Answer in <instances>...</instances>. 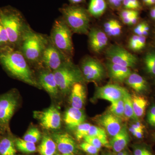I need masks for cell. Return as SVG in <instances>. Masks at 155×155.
<instances>
[{
    "mask_svg": "<svg viewBox=\"0 0 155 155\" xmlns=\"http://www.w3.org/2000/svg\"><path fill=\"white\" fill-rule=\"evenodd\" d=\"M110 112L122 119L124 116V102L123 98L111 103L110 108Z\"/></svg>",
    "mask_w": 155,
    "mask_h": 155,
    "instance_id": "29",
    "label": "cell"
},
{
    "mask_svg": "<svg viewBox=\"0 0 155 155\" xmlns=\"http://www.w3.org/2000/svg\"><path fill=\"white\" fill-rule=\"evenodd\" d=\"M125 155H129L128 154H127V153H125Z\"/></svg>",
    "mask_w": 155,
    "mask_h": 155,
    "instance_id": "59",
    "label": "cell"
},
{
    "mask_svg": "<svg viewBox=\"0 0 155 155\" xmlns=\"http://www.w3.org/2000/svg\"><path fill=\"white\" fill-rule=\"evenodd\" d=\"M134 112L137 118L142 117L144 115L145 111L147 105V101L144 97L134 94L131 96Z\"/></svg>",
    "mask_w": 155,
    "mask_h": 155,
    "instance_id": "23",
    "label": "cell"
},
{
    "mask_svg": "<svg viewBox=\"0 0 155 155\" xmlns=\"http://www.w3.org/2000/svg\"><path fill=\"white\" fill-rule=\"evenodd\" d=\"M14 141L16 148L22 153H30L35 152L36 151L35 143L25 141L20 138L15 139Z\"/></svg>",
    "mask_w": 155,
    "mask_h": 155,
    "instance_id": "27",
    "label": "cell"
},
{
    "mask_svg": "<svg viewBox=\"0 0 155 155\" xmlns=\"http://www.w3.org/2000/svg\"><path fill=\"white\" fill-rule=\"evenodd\" d=\"M37 80L41 88L44 89L51 96L56 97L59 90L54 72L47 69L40 68Z\"/></svg>",
    "mask_w": 155,
    "mask_h": 155,
    "instance_id": "13",
    "label": "cell"
},
{
    "mask_svg": "<svg viewBox=\"0 0 155 155\" xmlns=\"http://www.w3.org/2000/svg\"><path fill=\"white\" fill-rule=\"evenodd\" d=\"M150 14L151 17L152 18H153V19H155V8H153L152 9H151L150 11Z\"/></svg>",
    "mask_w": 155,
    "mask_h": 155,
    "instance_id": "49",
    "label": "cell"
},
{
    "mask_svg": "<svg viewBox=\"0 0 155 155\" xmlns=\"http://www.w3.org/2000/svg\"><path fill=\"white\" fill-rule=\"evenodd\" d=\"M126 84L137 93H143L147 89V81L140 75L137 73L131 74L125 80Z\"/></svg>",
    "mask_w": 155,
    "mask_h": 155,
    "instance_id": "21",
    "label": "cell"
},
{
    "mask_svg": "<svg viewBox=\"0 0 155 155\" xmlns=\"http://www.w3.org/2000/svg\"><path fill=\"white\" fill-rule=\"evenodd\" d=\"M138 15H136L131 19L130 21V25H134L137 22L138 19Z\"/></svg>",
    "mask_w": 155,
    "mask_h": 155,
    "instance_id": "47",
    "label": "cell"
},
{
    "mask_svg": "<svg viewBox=\"0 0 155 155\" xmlns=\"http://www.w3.org/2000/svg\"><path fill=\"white\" fill-rule=\"evenodd\" d=\"M49 40V36L35 31L29 26L22 36L17 49L19 50L31 66L42 68L44 51Z\"/></svg>",
    "mask_w": 155,
    "mask_h": 155,
    "instance_id": "2",
    "label": "cell"
},
{
    "mask_svg": "<svg viewBox=\"0 0 155 155\" xmlns=\"http://www.w3.org/2000/svg\"><path fill=\"white\" fill-rule=\"evenodd\" d=\"M108 1L111 5L116 8L120 7L122 4V2H121L119 0H108Z\"/></svg>",
    "mask_w": 155,
    "mask_h": 155,
    "instance_id": "45",
    "label": "cell"
},
{
    "mask_svg": "<svg viewBox=\"0 0 155 155\" xmlns=\"http://www.w3.org/2000/svg\"><path fill=\"white\" fill-rule=\"evenodd\" d=\"M124 102V116L126 119H133L137 120L134 112L132 98L128 91L123 97Z\"/></svg>",
    "mask_w": 155,
    "mask_h": 155,
    "instance_id": "28",
    "label": "cell"
},
{
    "mask_svg": "<svg viewBox=\"0 0 155 155\" xmlns=\"http://www.w3.org/2000/svg\"><path fill=\"white\" fill-rule=\"evenodd\" d=\"M146 42V38L143 35L139 36L137 45H138V51L142 49L144 47Z\"/></svg>",
    "mask_w": 155,
    "mask_h": 155,
    "instance_id": "40",
    "label": "cell"
},
{
    "mask_svg": "<svg viewBox=\"0 0 155 155\" xmlns=\"http://www.w3.org/2000/svg\"><path fill=\"white\" fill-rule=\"evenodd\" d=\"M87 135L97 137L101 140L104 146L108 148H110V142L108 141L107 133L104 129L98 126L91 125Z\"/></svg>",
    "mask_w": 155,
    "mask_h": 155,
    "instance_id": "26",
    "label": "cell"
},
{
    "mask_svg": "<svg viewBox=\"0 0 155 155\" xmlns=\"http://www.w3.org/2000/svg\"></svg>",
    "mask_w": 155,
    "mask_h": 155,
    "instance_id": "61",
    "label": "cell"
},
{
    "mask_svg": "<svg viewBox=\"0 0 155 155\" xmlns=\"http://www.w3.org/2000/svg\"><path fill=\"white\" fill-rule=\"evenodd\" d=\"M49 37L53 45L71 60L74 51L72 31L62 17L55 20Z\"/></svg>",
    "mask_w": 155,
    "mask_h": 155,
    "instance_id": "5",
    "label": "cell"
},
{
    "mask_svg": "<svg viewBox=\"0 0 155 155\" xmlns=\"http://www.w3.org/2000/svg\"><path fill=\"white\" fill-rule=\"evenodd\" d=\"M115 21H116L115 19H111L106 22L104 25L105 32V33L107 34V35H109V34L110 32Z\"/></svg>",
    "mask_w": 155,
    "mask_h": 155,
    "instance_id": "39",
    "label": "cell"
},
{
    "mask_svg": "<svg viewBox=\"0 0 155 155\" xmlns=\"http://www.w3.org/2000/svg\"><path fill=\"white\" fill-rule=\"evenodd\" d=\"M130 1L133 4L135 9H138L140 8V3L138 0H130Z\"/></svg>",
    "mask_w": 155,
    "mask_h": 155,
    "instance_id": "46",
    "label": "cell"
},
{
    "mask_svg": "<svg viewBox=\"0 0 155 155\" xmlns=\"http://www.w3.org/2000/svg\"><path fill=\"white\" fill-rule=\"evenodd\" d=\"M119 1H120V2H123V0H119Z\"/></svg>",
    "mask_w": 155,
    "mask_h": 155,
    "instance_id": "58",
    "label": "cell"
},
{
    "mask_svg": "<svg viewBox=\"0 0 155 155\" xmlns=\"http://www.w3.org/2000/svg\"><path fill=\"white\" fill-rule=\"evenodd\" d=\"M137 130H135V129H134V128L131 127H130V128H129V131H130V132H131L134 135V134H135V132H136Z\"/></svg>",
    "mask_w": 155,
    "mask_h": 155,
    "instance_id": "50",
    "label": "cell"
},
{
    "mask_svg": "<svg viewBox=\"0 0 155 155\" xmlns=\"http://www.w3.org/2000/svg\"><path fill=\"white\" fill-rule=\"evenodd\" d=\"M62 18L72 32L87 34L89 31V14L88 11L78 6H63L60 9Z\"/></svg>",
    "mask_w": 155,
    "mask_h": 155,
    "instance_id": "4",
    "label": "cell"
},
{
    "mask_svg": "<svg viewBox=\"0 0 155 155\" xmlns=\"http://www.w3.org/2000/svg\"><path fill=\"white\" fill-rule=\"evenodd\" d=\"M143 29L146 31H148L149 30V26H148L147 24H145L144 23Z\"/></svg>",
    "mask_w": 155,
    "mask_h": 155,
    "instance_id": "51",
    "label": "cell"
},
{
    "mask_svg": "<svg viewBox=\"0 0 155 155\" xmlns=\"http://www.w3.org/2000/svg\"><path fill=\"white\" fill-rule=\"evenodd\" d=\"M83 1L84 0H69L70 2L72 3V4H74V5L81 3L82 2H83Z\"/></svg>",
    "mask_w": 155,
    "mask_h": 155,
    "instance_id": "48",
    "label": "cell"
},
{
    "mask_svg": "<svg viewBox=\"0 0 155 155\" xmlns=\"http://www.w3.org/2000/svg\"><path fill=\"white\" fill-rule=\"evenodd\" d=\"M54 141L48 136H44L39 146L38 151L41 155H54L57 149Z\"/></svg>",
    "mask_w": 155,
    "mask_h": 155,
    "instance_id": "22",
    "label": "cell"
},
{
    "mask_svg": "<svg viewBox=\"0 0 155 155\" xmlns=\"http://www.w3.org/2000/svg\"><path fill=\"white\" fill-rule=\"evenodd\" d=\"M44 128L48 130H55L61 126V114L54 107H51L42 112L35 114Z\"/></svg>",
    "mask_w": 155,
    "mask_h": 155,
    "instance_id": "11",
    "label": "cell"
},
{
    "mask_svg": "<svg viewBox=\"0 0 155 155\" xmlns=\"http://www.w3.org/2000/svg\"><path fill=\"white\" fill-rule=\"evenodd\" d=\"M16 148L15 141L10 136L0 140V155H15Z\"/></svg>",
    "mask_w": 155,
    "mask_h": 155,
    "instance_id": "24",
    "label": "cell"
},
{
    "mask_svg": "<svg viewBox=\"0 0 155 155\" xmlns=\"http://www.w3.org/2000/svg\"><path fill=\"white\" fill-rule=\"evenodd\" d=\"M147 122L151 126L155 127V106L151 107L148 112Z\"/></svg>",
    "mask_w": 155,
    "mask_h": 155,
    "instance_id": "38",
    "label": "cell"
},
{
    "mask_svg": "<svg viewBox=\"0 0 155 155\" xmlns=\"http://www.w3.org/2000/svg\"><path fill=\"white\" fill-rule=\"evenodd\" d=\"M131 127L135 129V130H138L139 129H143L144 128V126L139 122H137L135 124H133L131 125Z\"/></svg>",
    "mask_w": 155,
    "mask_h": 155,
    "instance_id": "43",
    "label": "cell"
},
{
    "mask_svg": "<svg viewBox=\"0 0 155 155\" xmlns=\"http://www.w3.org/2000/svg\"><path fill=\"white\" fill-rule=\"evenodd\" d=\"M91 126L90 123L84 122L76 127L75 135L76 139L78 141L81 140L84 137L88 135L89 130Z\"/></svg>",
    "mask_w": 155,
    "mask_h": 155,
    "instance_id": "33",
    "label": "cell"
},
{
    "mask_svg": "<svg viewBox=\"0 0 155 155\" xmlns=\"http://www.w3.org/2000/svg\"><path fill=\"white\" fill-rule=\"evenodd\" d=\"M126 153L125 151H124L123 150L122 151L118 153L117 155H125Z\"/></svg>",
    "mask_w": 155,
    "mask_h": 155,
    "instance_id": "53",
    "label": "cell"
},
{
    "mask_svg": "<svg viewBox=\"0 0 155 155\" xmlns=\"http://www.w3.org/2000/svg\"><path fill=\"white\" fill-rule=\"evenodd\" d=\"M138 15V13L137 11L134 10L127 9L122 11L121 13V17L124 23L127 25H130L131 19L136 15Z\"/></svg>",
    "mask_w": 155,
    "mask_h": 155,
    "instance_id": "34",
    "label": "cell"
},
{
    "mask_svg": "<svg viewBox=\"0 0 155 155\" xmlns=\"http://www.w3.org/2000/svg\"><path fill=\"white\" fill-rule=\"evenodd\" d=\"M103 155H115L114 154L111 153H107Z\"/></svg>",
    "mask_w": 155,
    "mask_h": 155,
    "instance_id": "56",
    "label": "cell"
},
{
    "mask_svg": "<svg viewBox=\"0 0 155 155\" xmlns=\"http://www.w3.org/2000/svg\"><path fill=\"white\" fill-rule=\"evenodd\" d=\"M41 137V133L36 127H31L29 128L28 131L23 136V139L29 142L36 143L40 140Z\"/></svg>",
    "mask_w": 155,
    "mask_h": 155,
    "instance_id": "30",
    "label": "cell"
},
{
    "mask_svg": "<svg viewBox=\"0 0 155 155\" xmlns=\"http://www.w3.org/2000/svg\"><path fill=\"white\" fill-rule=\"evenodd\" d=\"M70 102L72 107L81 109L85 104L86 90L82 83L73 85L70 92Z\"/></svg>",
    "mask_w": 155,
    "mask_h": 155,
    "instance_id": "18",
    "label": "cell"
},
{
    "mask_svg": "<svg viewBox=\"0 0 155 155\" xmlns=\"http://www.w3.org/2000/svg\"><path fill=\"white\" fill-rule=\"evenodd\" d=\"M80 69L84 80L87 81H99L105 75V70L102 65L90 57L84 58Z\"/></svg>",
    "mask_w": 155,
    "mask_h": 155,
    "instance_id": "10",
    "label": "cell"
},
{
    "mask_svg": "<svg viewBox=\"0 0 155 155\" xmlns=\"http://www.w3.org/2000/svg\"><path fill=\"white\" fill-rule=\"evenodd\" d=\"M85 114L81 109L69 108L65 113L64 122L69 129L73 130L84 122Z\"/></svg>",
    "mask_w": 155,
    "mask_h": 155,
    "instance_id": "17",
    "label": "cell"
},
{
    "mask_svg": "<svg viewBox=\"0 0 155 155\" xmlns=\"http://www.w3.org/2000/svg\"></svg>",
    "mask_w": 155,
    "mask_h": 155,
    "instance_id": "60",
    "label": "cell"
},
{
    "mask_svg": "<svg viewBox=\"0 0 155 155\" xmlns=\"http://www.w3.org/2000/svg\"><path fill=\"white\" fill-rule=\"evenodd\" d=\"M57 155H73V154H59Z\"/></svg>",
    "mask_w": 155,
    "mask_h": 155,
    "instance_id": "57",
    "label": "cell"
},
{
    "mask_svg": "<svg viewBox=\"0 0 155 155\" xmlns=\"http://www.w3.org/2000/svg\"><path fill=\"white\" fill-rule=\"evenodd\" d=\"M122 26L120 25L119 22L116 20L112 30L108 35L110 36L114 37L119 36L122 32Z\"/></svg>",
    "mask_w": 155,
    "mask_h": 155,
    "instance_id": "37",
    "label": "cell"
},
{
    "mask_svg": "<svg viewBox=\"0 0 155 155\" xmlns=\"http://www.w3.org/2000/svg\"><path fill=\"white\" fill-rule=\"evenodd\" d=\"M69 61L71 60L53 45L49 37L42 57V67L54 72Z\"/></svg>",
    "mask_w": 155,
    "mask_h": 155,
    "instance_id": "8",
    "label": "cell"
},
{
    "mask_svg": "<svg viewBox=\"0 0 155 155\" xmlns=\"http://www.w3.org/2000/svg\"><path fill=\"white\" fill-rule=\"evenodd\" d=\"M9 47H12V46L7 31L0 21V51Z\"/></svg>",
    "mask_w": 155,
    "mask_h": 155,
    "instance_id": "32",
    "label": "cell"
},
{
    "mask_svg": "<svg viewBox=\"0 0 155 155\" xmlns=\"http://www.w3.org/2000/svg\"><path fill=\"white\" fill-rule=\"evenodd\" d=\"M0 21L7 31L12 47L17 49L30 25L20 11L10 5L0 7Z\"/></svg>",
    "mask_w": 155,
    "mask_h": 155,
    "instance_id": "3",
    "label": "cell"
},
{
    "mask_svg": "<svg viewBox=\"0 0 155 155\" xmlns=\"http://www.w3.org/2000/svg\"><path fill=\"white\" fill-rule=\"evenodd\" d=\"M122 3L126 9H129V10H135V8L130 0H123Z\"/></svg>",
    "mask_w": 155,
    "mask_h": 155,
    "instance_id": "42",
    "label": "cell"
},
{
    "mask_svg": "<svg viewBox=\"0 0 155 155\" xmlns=\"http://www.w3.org/2000/svg\"><path fill=\"white\" fill-rule=\"evenodd\" d=\"M106 55L111 63L131 68L137 63V57L121 47L113 45L109 48Z\"/></svg>",
    "mask_w": 155,
    "mask_h": 155,
    "instance_id": "9",
    "label": "cell"
},
{
    "mask_svg": "<svg viewBox=\"0 0 155 155\" xmlns=\"http://www.w3.org/2000/svg\"><path fill=\"white\" fill-rule=\"evenodd\" d=\"M53 138L57 148L61 154H73L77 150L75 140L68 134H55L53 135Z\"/></svg>",
    "mask_w": 155,
    "mask_h": 155,
    "instance_id": "14",
    "label": "cell"
},
{
    "mask_svg": "<svg viewBox=\"0 0 155 155\" xmlns=\"http://www.w3.org/2000/svg\"><path fill=\"white\" fill-rule=\"evenodd\" d=\"M0 64L10 76L41 88L30 64L19 50L9 47L0 51Z\"/></svg>",
    "mask_w": 155,
    "mask_h": 155,
    "instance_id": "1",
    "label": "cell"
},
{
    "mask_svg": "<svg viewBox=\"0 0 155 155\" xmlns=\"http://www.w3.org/2000/svg\"><path fill=\"white\" fill-rule=\"evenodd\" d=\"M107 8L105 0H91L88 6L89 14L95 17H101Z\"/></svg>",
    "mask_w": 155,
    "mask_h": 155,
    "instance_id": "25",
    "label": "cell"
},
{
    "mask_svg": "<svg viewBox=\"0 0 155 155\" xmlns=\"http://www.w3.org/2000/svg\"><path fill=\"white\" fill-rule=\"evenodd\" d=\"M134 136L136 138L138 139L142 138L143 136V129H139V130H137Z\"/></svg>",
    "mask_w": 155,
    "mask_h": 155,
    "instance_id": "44",
    "label": "cell"
},
{
    "mask_svg": "<svg viewBox=\"0 0 155 155\" xmlns=\"http://www.w3.org/2000/svg\"><path fill=\"white\" fill-rule=\"evenodd\" d=\"M155 4V0H149L147 5H153Z\"/></svg>",
    "mask_w": 155,
    "mask_h": 155,
    "instance_id": "52",
    "label": "cell"
},
{
    "mask_svg": "<svg viewBox=\"0 0 155 155\" xmlns=\"http://www.w3.org/2000/svg\"><path fill=\"white\" fill-rule=\"evenodd\" d=\"M143 2H144V3H145V4H147L149 0H143Z\"/></svg>",
    "mask_w": 155,
    "mask_h": 155,
    "instance_id": "55",
    "label": "cell"
},
{
    "mask_svg": "<svg viewBox=\"0 0 155 155\" xmlns=\"http://www.w3.org/2000/svg\"><path fill=\"white\" fill-rule=\"evenodd\" d=\"M130 141V137L126 125L122 126L119 133L113 137L110 142V148L115 152L123 151Z\"/></svg>",
    "mask_w": 155,
    "mask_h": 155,
    "instance_id": "19",
    "label": "cell"
},
{
    "mask_svg": "<svg viewBox=\"0 0 155 155\" xmlns=\"http://www.w3.org/2000/svg\"><path fill=\"white\" fill-rule=\"evenodd\" d=\"M98 122L104 127L108 134L113 137L119 133L122 127L121 118L110 112L100 116Z\"/></svg>",
    "mask_w": 155,
    "mask_h": 155,
    "instance_id": "15",
    "label": "cell"
},
{
    "mask_svg": "<svg viewBox=\"0 0 155 155\" xmlns=\"http://www.w3.org/2000/svg\"><path fill=\"white\" fill-rule=\"evenodd\" d=\"M152 138L153 140L155 142V132L152 134Z\"/></svg>",
    "mask_w": 155,
    "mask_h": 155,
    "instance_id": "54",
    "label": "cell"
},
{
    "mask_svg": "<svg viewBox=\"0 0 155 155\" xmlns=\"http://www.w3.org/2000/svg\"><path fill=\"white\" fill-rule=\"evenodd\" d=\"M109 75L113 80L122 82L131 74L130 68L108 62L107 64Z\"/></svg>",
    "mask_w": 155,
    "mask_h": 155,
    "instance_id": "20",
    "label": "cell"
},
{
    "mask_svg": "<svg viewBox=\"0 0 155 155\" xmlns=\"http://www.w3.org/2000/svg\"><path fill=\"white\" fill-rule=\"evenodd\" d=\"M127 91L125 87L118 84H107L97 88L95 94V97L112 103L123 98Z\"/></svg>",
    "mask_w": 155,
    "mask_h": 155,
    "instance_id": "12",
    "label": "cell"
},
{
    "mask_svg": "<svg viewBox=\"0 0 155 155\" xmlns=\"http://www.w3.org/2000/svg\"><path fill=\"white\" fill-rule=\"evenodd\" d=\"M144 63L148 72L155 75V52L148 53L144 58Z\"/></svg>",
    "mask_w": 155,
    "mask_h": 155,
    "instance_id": "31",
    "label": "cell"
},
{
    "mask_svg": "<svg viewBox=\"0 0 155 155\" xmlns=\"http://www.w3.org/2000/svg\"><path fill=\"white\" fill-rule=\"evenodd\" d=\"M84 141L94 146L97 147L98 149L100 150L103 146L101 142L99 139L95 137L87 135L84 137Z\"/></svg>",
    "mask_w": 155,
    "mask_h": 155,
    "instance_id": "36",
    "label": "cell"
},
{
    "mask_svg": "<svg viewBox=\"0 0 155 155\" xmlns=\"http://www.w3.org/2000/svg\"><path fill=\"white\" fill-rule=\"evenodd\" d=\"M53 72L59 91L64 94L70 93L75 84L83 83L85 81L80 69L71 61L64 63Z\"/></svg>",
    "mask_w": 155,
    "mask_h": 155,
    "instance_id": "6",
    "label": "cell"
},
{
    "mask_svg": "<svg viewBox=\"0 0 155 155\" xmlns=\"http://www.w3.org/2000/svg\"><path fill=\"white\" fill-rule=\"evenodd\" d=\"M144 23H140L136 26L134 29V33L138 36L142 35V30Z\"/></svg>",
    "mask_w": 155,
    "mask_h": 155,
    "instance_id": "41",
    "label": "cell"
},
{
    "mask_svg": "<svg viewBox=\"0 0 155 155\" xmlns=\"http://www.w3.org/2000/svg\"><path fill=\"white\" fill-rule=\"evenodd\" d=\"M88 34L90 46L94 52H100L107 45V36L101 30L93 28Z\"/></svg>",
    "mask_w": 155,
    "mask_h": 155,
    "instance_id": "16",
    "label": "cell"
},
{
    "mask_svg": "<svg viewBox=\"0 0 155 155\" xmlns=\"http://www.w3.org/2000/svg\"><path fill=\"white\" fill-rule=\"evenodd\" d=\"M18 105L19 97L16 89L0 95V134L9 132L10 120Z\"/></svg>",
    "mask_w": 155,
    "mask_h": 155,
    "instance_id": "7",
    "label": "cell"
},
{
    "mask_svg": "<svg viewBox=\"0 0 155 155\" xmlns=\"http://www.w3.org/2000/svg\"><path fill=\"white\" fill-rule=\"evenodd\" d=\"M80 147L84 151L91 155H97L98 153L99 150L92 145L88 143L84 142L80 144Z\"/></svg>",
    "mask_w": 155,
    "mask_h": 155,
    "instance_id": "35",
    "label": "cell"
}]
</instances>
